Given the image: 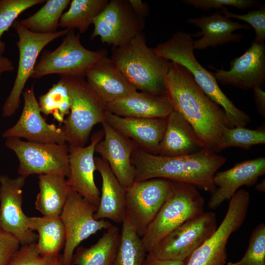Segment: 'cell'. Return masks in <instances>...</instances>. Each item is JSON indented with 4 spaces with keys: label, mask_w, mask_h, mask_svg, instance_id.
Masks as SVG:
<instances>
[{
    "label": "cell",
    "mask_w": 265,
    "mask_h": 265,
    "mask_svg": "<svg viewBox=\"0 0 265 265\" xmlns=\"http://www.w3.org/2000/svg\"><path fill=\"white\" fill-rule=\"evenodd\" d=\"M166 97L194 130L203 148L218 152L224 131L233 128L222 108L207 96L190 72L169 61L165 79Z\"/></svg>",
    "instance_id": "cell-1"
},
{
    "label": "cell",
    "mask_w": 265,
    "mask_h": 265,
    "mask_svg": "<svg viewBox=\"0 0 265 265\" xmlns=\"http://www.w3.org/2000/svg\"><path fill=\"white\" fill-rule=\"evenodd\" d=\"M134 182L163 178L189 184L211 194L215 190L214 174L226 161L223 156L203 148L188 155L165 157L137 148L132 156Z\"/></svg>",
    "instance_id": "cell-2"
},
{
    "label": "cell",
    "mask_w": 265,
    "mask_h": 265,
    "mask_svg": "<svg viewBox=\"0 0 265 265\" xmlns=\"http://www.w3.org/2000/svg\"><path fill=\"white\" fill-rule=\"evenodd\" d=\"M193 42L191 34L180 31L153 49L159 56L188 70L205 94L224 110L233 127H245L250 121L249 116L238 108L221 90L213 73L199 63L194 53Z\"/></svg>",
    "instance_id": "cell-3"
},
{
    "label": "cell",
    "mask_w": 265,
    "mask_h": 265,
    "mask_svg": "<svg viewBox=\"0 0 265 265\" xmlns=\"http://www.w3.org/2000/svg\"><path fill=\"white\" fill-rule=\"evenodd\" d=\"M110 58L137 90L166 96L165 79L169 61L147 46L142 33L113 48Z\"/></svg>",
    "instance_id": "cell-4"
},
{
    "label": "cell",
    "mask_w": 265,
    "mask_h": 265,
    "mask_svg": "<svg viewBox=\"0 0 265 265\" xmlns=\"http://www.w3.org/2000/svg\"><path fill=\"white\" fill-rule=\"evenodd\" d=\"M204 204L195 186L172 181L168 198L141 238L146 252L182 224L203 213Z\"/></svg>",
    "instance_id": "cell-5"
},
{
    "label": "cell",
    "mask_w": 265,
    "mask_h": 265,
    "mask_svg": "<svg viewBox=\"0 0 265 265\" xmlns=\"http://www.w3.org/2000/svg\"><path fill=\"white\" fill-rule=\"evenodd\" d=\"M60 79L72 100L70 113L61 128L69 145L85 146L94 126L106 121V105L83 78Z\"/></svg>",
    "instance_id": "cell-6"
},
{
    "label": "cell",
    "mask_w": 265,
    "mask_h": 265,
    "mask_svg": "<svg viewBox=\"0 0 265 265\" xmlns=\"http://www.w3.org/2000/svg\"><path fill=\"white\" fill-rule=\"evenodd\" d=\"M106 56L104 50L96 51L85 48L80 40V34L70 29L60 45L44 54L36 63L32 79L51 74L61 77L83 78L90 69L102 58Z\"/></svg>",
    "instance_id": "cell-7"
},
{
    "label": "cell",
    "mask_w": 265,
    "mask_h": 265,
    "mask_svg": "<svg viewBox=\"0 0 265 265\" xmlns=\"http://www.w3.org/2000/svg\"><path fill=\"white\" fill-rule=\"evenodd\" d=\"M229 201L227 211L220 225L185 261L184 265H225L228 241L246 218L250 194L240 189Z\"/></svg>",
    "instance_id": "cell-8"
},
{
    "label": "cell",
    "mask_w": 265,
    "mask_h": 265,
    "mask_svg": "<svg viewBox=\"0 0 265 265\" xmlns=\"http://www.w3.org/2000/svg\"><path fill=\"white\" fill-rule=\"evenodd\" d=\"M5 145L18 158L21 176L59 174L67 178L69 175L67 143L33 142L11 137L6 138Z\"/></svg>",
    "instance_id": "cell-9"
},
{
    "label": "cell",
    "mask_w": 265,
    "mask_h": 265,
    "mask_svg": "<svg viewBox=\"0 0 265 265\" xmlns=\"http://www.w3.org/2000/svg\"><path fill=\"white\" fill-rule=\"evenodd\" d=\"M12 26L18 36L16 44L19 57L13 86L2 106L4 117L12 116L18 110L23 90L28 80L31 78L42 50L54 40L65 36L70 30L64 29L48 34L37 33L29 31L16 20Z\"/></svg>",
    "instance_id": "cell-10"
},
{
    "label": "cell",
    "mask_w": 265,
    "mask_h": 265,
    "mask_svg": "<svg viewBox=\"0 0 265 265\" xmlns=\"http://www.w3.org/2000/svg\"><path fill=\"white\" fill-rule=\"evenodd\" d=\"M217 228L215 213L204 212L177 227L148 253L159 259L185 262Z\"/></svg>",
    "instance_id": "cell-11"
},
{
    "label": "cell",
    "mask_w": 265,
    "mask_h": 265,
    "mask_svg": "<svg viewBox=\"0 0 265 265\" xmlns=\"http://www.w3.org/2000/svg\"><path fill=\"white\" fill-rule=\"evenodd\" d=\"M172 181L153 178L134 183L126 188V214L142 238L170 192Z\"/></svg>",
    "instance_id": "cell-12"
},
{
    "label": "cell",
    "mask_w": 265,
    "mask_h": 265,
    "mask_svg": "<svg viewBox=\"0 0 265 265\" xmlns=\"http://www.w3.org/2000/svg\"><path fill=\"white\" fill-rule=\"evenodd\" d=\"M97 209V207L71 189L60 216L66 232L63 265H71L74 253L83 240L112 225L106 219L94 218V214Z\"/></svg>",
    "instance_id": "cell-13"
},
{
    "label": "cell",
    "mask_w": 265,
    "mask_h": 265,
    "mask_svg": "<svg viewBox=\"0 0 265 265\" xmlns=\"http://www.w3.org/2000/svg\"><path fill=\"white\" fill-rule=\"evenodd\" d=\"M93 25L92 39L99 37L102 43L116 48L142 33L144 21L134 13L128 0H111L94 19Z\"/></svg>",
    "instance_id": "cell-14"
},
{
    "label": "cell",
    "mask_w": 265,
    "mask_h": 265,
    "mask_svg": "<svg viewBox=\"0 0 265 265\" xmlns=\"http://www.w3.org/2000/svg\"><path fill=\"white\" fill-rule=\"evenodd\" d=\"M26 177L11 178L0 176V225L1 229L17 238L22 245L36 242L38 235L26 224L23 208V188Z\"/></svg>",
    "instance_id": "cell-15"
},
{
    "label": "cell",
    "mask_w": 265,
    "mask_h": 265,
    "mask_svg": "<svg viewBox=\"0 0 265 265\" xmlns=\"http://www.w3.org/2000/svg\"><path fill=\"white\" fill-rule=\"evenodd\" d=\"M24 106L17 123L2 133L4 138H23L27 141L47 143H67L61 128L49 124L41 115L34 86L23 92Z\"/></svg>",
    "instance_id": "cell-16"
},
{
    "label": "cell",
    "mask_w": 265,
    "mask_h": 265,
    "mask_svg": "<svg viewBox=\"0 0 265 265\" xmlns=\"http://www.w3.org/2000/svg\"><path fill=\"white\" fill-rule=\"evenodd\" d=\"M217 82L243 90L262 87L265 81V46L254 41L240 56L233 59L228 70L215 69Z\"/></svg>",
    "instance_id": "cell-17"
},
{
    "label": "cell",
    "mask_w": 265,
    "mask_h": 265,
    "mask_svg": "<svg viewBox=\"0 0 265 265\" xmlns=\"http://www.w3.org/2000/svg\"><path fill=\"white\" fill-rule=\"evenodd\" d=\"M102 125L104 138L96 145L95 152L107 162L120 184L127 188L135 180V170L132 156L138 147L106 121Z\"/></svg>",
    "instance_id": "cell-18"
},
{
    "label": "cell",
    "mask_w": 265,
    "mask_h": 265,
    "mask_svg": "<svg viewBox=\"0 0 265 265\" xmlns=\"http://www.w3.org/2000/svg\"><path fill=\"white\" fill-rule=\"evenodd\" d=\"M102 135L95 133L86 146L69 145V175L67 182L71 189L98 208L100 192L94 181L96 170L94 154Z\"/></svg>",
    "instance_id": "cell-19"
},
{
    "label": "cell",
    "mask_w": 265,
    "mask_h": 265,
    "mask_svg": "<svg viewBox=\"0 0 265 265\" xmlns=\"http://www.w3.org/2000/svg\"><path fill=\"white\" fill-rule=\"evenodd\" d=\"M265 173V157L245 160L230 169L217 172L213 178L216 189L211 194L208 207L216 209L224 201L230 200L241 186L255 185Z\"/></svg>",
    "instance_id": "cell-20"
},
{
    "label": "cell",
    "mask_w": 265,
    "mask_h": 265,
    "mask_svg": "<svg viewBox=\"0 0 265 265\" xmlns=\"http://www.w3.org/2000/svg\"><path fill=\"white\" fill-rule=\"evenodd\" d=\"M106 122L132 140L138 148L158 155L166 128V118L121 117L106 111Z\"/></svg>",
    "instance_id": "cell-21"
},
{
    "label": "cell",
    "mask_w": 265,
    "mask_h": 265,
    "mask_svg": "<svg viewBox=\"0 0 265 265\" xmlns=\"http://www.w3.org/2000/svg\"><path fill=\"white\" fill-rule=\"evenodd\" d=\"M187 23L201 29L192 37H200L194 40V50H205L208 47H216L229 43L239 42L243 37L240 34L233 32L238 30H250L248 25L232 21L220 13L216 12L209 16L188 19Z\"/></svg>",
    "instance_id": "cell-22"
},
{
    "label": "cell",
    "mask_w": 265,
    "mask_h": 265,
    "mask_svg": "<svg viewBox=\"0 0 265 265\" xmlns=\"http://www.w3.org/2000/svg\"><path fill=\"white\" fill-rule=\"evenodd\" d=\"M86 77L89 86L105 104L137 91L107 56L99 60Z\"/></svg>",
    "instance_id": "cell-23"
},
{
    "label": "cell",
    "mask_w": 265,
    "mask_h": 265,
    "mask_svg": "<svg viewBox=\"0 0 265 265\" xmlns=\"http://www.w3.org/2000/svg\"><path fill=\"white\" fill-rule=\"evenodd\" d=\"M105 105L114 115L138 118H166L174 110L166 96L137 90Z\"/></svg>",
    "instance_id": "cell-24"
},
{
    "label": "cell",
    "mask_w": 265,
    "mask_h": 265,
    "mask_svg": "<svg viewBox=\"0 0 265 265\" xmlns=\"http://www.w3.org/2000/svg\"><path fill=\"white\" fill-rule=\"evenodd\" d=\"M95 162L102 184L100 202L94 217L122 223L126 214V188L120 184L104 159L96 157Z\"/></svg>",
    "instance_id": "cell-25"
},
{
    "label": "cell",
    "mask_w": 265,
    "mask_h": 265,
    "mask_svg": "<svg viewBox=\"0 0 265 265\" xmlns=\"http://www.w3.org/2000/svg\"><path fill=\"white\" fill-rule=\"evenodd\" d=\"M202 148L191 125L179 112L173 110L166 118V128L158 155L182 156L194 153Z\"/></svg>",
    "instance_id": "cell-26"
},
{
    "label": "cell",
    "mask_w": 265,
    "mask_h": 265,
    "mask_svg": "<svg viewBox=\"0 0 265 265\" xmlns=\"http://www.w3.org/2000/svg\"><path fill=\"white\" fill-rule=\"evenodd\" d=\"M39 192L35 202V208L43 216H60L71 188L66 177L59 174L40 175Z\"/></svg>",
    "instance_id": "cell-27"
},
{
    "label": "cell",
    "mask_w": 265,
    "mask_h": 265,
    "mask_svg": "<svg viewBox=\"0 0 265 265\" xmlns=\"http://www.w3.org/2000/svg\"><path fill=\"white\" fill-rule=\"evenodd\" d=\"M120 237L119 228L112 224L90 247L78 246L72 256L71 265H113Z\"/></svg>",
    "instance_id": "cell-28"
},
{
    "label": "cell",
    "mask_w": 265,
    "mask_h": 265,
    "mask_svg": "<svg viewBox=\"0 0 265 265\" xmlns=\"http://www.w3.org/2000/svg\"><path fill=\"white\" fill-rule=\"evenodd\" d=\"M26 224L29 229L38 233L36 244L40 255L55 257L59 254L66 240L65 229L60 216H26Z\"/></svg>",
    "instance_id": "cell-29"
},
{
    "label": "cell",
    "mask_w": 265,
    "mask_h": 265,
    "mask_svg": "<svg viewBox=\"0 0 265 265\" xmlns=\"http://www.w3.org/2000/svg\"><path fill=\"white\" fill-rule=\"evenodd\" d=\"M107 0H73L68 10L60 18L59 26L65 29H77L84 33L95 18L105 8Z\"/></svg>",
    "instance_id": "cell-30"
},
{
    "label": "cell",
    "mask_w": 265,
    "mask_h": 265,
    "mask_svg": "<svg viewBox=\"0 0 265 265\" xmlns=\"http://www.w3.org/2000/svg\"><path fill=\"white\" fill-rule=\"evenodd\" d=\"M70 0H48L36 12L30 16L19 20V22L29 31L42 34L57 31L64 10Z\"/></svg>",
    "instance_id": "cell-31"
},
{
    "label": "cell",
    "mask_w": 265,
    "mask_h": 265,
    "mask_svg": "<svg viewBox=\"0 0 265 265\" xmlns=\"http://www.w3.org/2000/svg\"><path fill=\"white\" fill-rule=\"evenodd\" d=\"M122 224L120 243L113 265H143L147 253L141 237L127 217Z\"/></svg>",
    "instance_id": "cell-32"
},
{
    "label": "cell",
    "mask_w": 265,
    "mask_h": 265,
    "mask_svg": "<svg viewBox=\"0 0 265 265\" xmlns=\"http://www.w3.org/2000/svg\"><path fill=\"white\" fill-rule=\"evenodd\" d=\"M38 104L41 113L52 115L62 123L65 116L70 113L72 100L68 89L60 79L47 92L39 97Z\"/></svg>",
    "instance_id": "cell-33"
},
{
    "label": "cell",
    "mask_w": 265,
    "mask_h": 265,
    "mask_svg": "<svg viewBox=\"0 0 265 265\" xmlns=\"http://www.w3.org/2000/svg\"><path fill=\"white\" fill-rule=\"evenodd\" d=\"M265 143V131L263 129L251 130L243 127L226 129L223 132L218 146V151L236 147L248 149L256 145Z\"/></svg>",
    "instance_id": "cell-34"
},
{
    "label": "cell",
    "mask_w": 265,
    "mask_h": 265,
    "mask_svg": "<svg viewBox=\"0 0 265 265\" xmlns=\"http://www.w3.org/2000/svg\"><path fill=\"white\" fill-rule=\"evenodd\" d=\"M45 1V0H0V55H2L6 49L5 44L1 40L3 34L8 30L23 12Z\"/></svg>",
    "instance_id": "cell-35"
},
{
    "label": "cell",
    "mask_w": 265,
    "mask_h": 265,
    "mask_svg": "<svg viewBox=\"0 0 265 265\" xmlns=\"http://www.w3.org/2000/svg\"><path fill=\"white\" fill-rule=\"evenodd\" d=\"M227 265H265V224H258L249 238L247 249L238 262H229Z\"/></svg>",
    "instance_id": "cell-36"
},
{
    "label": "cell",
    "mask_w": 265,
    "mask_h": 265,
    "mask_svg": "<svg viewBox=\"0 0 265 265\" xmlns=\"http://www.w3.org/2000/svg\"><path fill=\"white\" fill-rule=\"evenodd\" d=\"M221 12L226 17L231 19L235 18L248 24L255 32L253 41L264 44L265 40V8L262 7L258 9L248 11L243 14L234 13L229 11L227 8L221 10Z\"/></svg>",
    "instance_id": "cell-37"
},
{
    "label": "cell",
    "mask_w": 265,
    "mask_h": 265,
    "mask_svg": "<svg viewBox=\"0 0 265 265\" xmlns=\"http://www.w3.org/2000/svg\"><path fill=\"white\" fill-rule=\"evenodd\" d=\"M56 256H42L35 242L22 245L7 265H53Z\"/></svg>",
    "instance_id": "cell-38"
},
{
    "label": "cell",
    "mask_w": 265,
    "mask_h": 265,
    "mask_svg": "<svg viewBox=\"0 0 265 265\" xmlns=\"http://www.w3.org/2000/svg\"><path fill=\"white\" fill-rule=\"evenodd\" d=\"M184 2L187 5L202 10L207 11L212 8H220L223 10L225 6H233L243 10L251 8L259 3L256 0H185Z\"/></svg>",
    "instance_id": "cell-39"
},
{
    "label": "cell",
    "mask_w": 265,
    "mask_h": 265,
    "mask_svg": "<svg viewBox=\"0 0 265 265\" xmlns=\"http://www.w3.org/2000/svg\"><path fill=\"white\" fill-rule=\"evenodd\" d=\"M20 242L13 235L0 230V265H7L19 249Z\"/></svg>",
    "instance_id": "cell-40"
},
{
    "label": "cell",
    "mask_w": 265,
    "mask_h": 265,
    "mask_svg": "<svg viewBox=\"0 0 265 265\" xmlns=\"http://www.w3.org/2000/svg\"><path fill=\"white\" fill-rule=\"evenodd\" d=\"M253 98L259 113L265 118V92L261 87L253 89Z\"/></svg>",
    "instance_id": "cell-41"
},
{
    "label": "cell",
    "mask_w": 265,
    "mask_h": 265,
    "mask_svg": "<svg viewBox=\"0 0 265 265\" xmlns=\"http://www.w3.org/2000/svg\"><path fill=\"white\" fill-rule=\"evenodd\" d=\"M129 3L134 13L144 19L148 15L149 7L147 4L141 0H129Z\"/></svg>",
    "instance_id": "cell-42"
},
{
    "label": "cell",
    "mask_w": 265,
    "mask_h": 265,
    "mask_svg": "<svg viewBox=\"0 0 265 265\" xmlns=\"http://www.w3.org/2000/svg\"><path fill=\"white\" fill-rule=\"evenodd\" d=\"M185 262L162 260L147 253L143 265H184Z\"/></svg>",
    "instance_id": "cell-43"
},
{
    "label": "cell",
    "mask_w": 265,
    "mask_h": 265,
    "mask_svg": "<svg viewBox=\"0 0 265 265\" xmlns=\"http://www.w3.org/2000/svg\"><path fill=\"white\" fill-rule=\"evenodd\" d=\"M14 69L12 61L8 58L0 55V81L2 75L5 72H11Z\"/></svg>",
    "instance_id": "cell-44"
},
{
    "label": "cell",
    "mask_w": 265,
    "mask_h": 265,
    "mask_svg": "<svg viewBox=\"0 0 265 265\" xmlns=\"http://www.w3.org/2000/svg\"><path fill=\"white\" fill-rule=\"evenodd\" d=\"M255 189L259 192H265V181L263 180L260 183L255 186Z\"/></svg>",
    "instance_id": "cell-45"
},
{
    "label": "cell",
    "mask_w": 265,
    "mask_h": 265,
    "mask_svg": "<svg viewBox=\"0 0 265 265\" xmlns=\"http://www.w3.org/2000/svg\"><path fill=\"white\" fill-rule=\"evenodd\" d=\"M53 265H63L62 254H58L55 258Z\"/></svg>",
    "instance_id": "cell-46"
},
{
    "label": "cell",
    "mask_w": 265,
    "mask_h": 265,
    "mask_svg": "<svg viewBox=\"0 0 265 265\" xmlns=\"http://www.w3.org/2000/svg\"><path fill=\"white\" fill-rule=\"evenodd\" d=\"M1 230V228H0V230Z\"/></svg>",
    "instance_id": "cell-47"
}]
</instances>
